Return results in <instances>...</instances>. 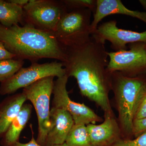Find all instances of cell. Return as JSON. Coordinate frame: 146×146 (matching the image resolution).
<instances>
[{"mask_svg": "<svg viewBox=\"0 0 146 146\" xmlns=\"http://www.w3.org/2000/svg\"><path fill=\"white\" fill-rule=\"evenodd\" d=\"M66 74L76 80L82 96L96 103L104 112L112 113L109 98L112 74L107 70L108 52L105 43L91 36L89 42L65 49Z\"/></svg>", "mask_w": 146, "mask_h": 146, "instance_id": "obj_1", "label": "cell"}, {"mask_svg": "<svg viewBox=\"0 0 146 146\" xmlns=\"http://www.w3.org/2000/svg\"><path fill=\"white\" fill-rule=\"evenodd\" d=\"M0 42L16 59H27L32 63L42 58L65 62L66 52L52 33L30 26L15 25L7 27L0 23Z\"/></svg>", "mask_w": 146, "mask_h": 146, "instance_id": "obj_2", "label": "cell"}, {"mask_svg": "<svg viewBox=\"0 0 146 146\" xmlns=\"http://www.w3.org/2000/svg\"><path fill=\"white\" fill-rule=\"evenodd\" d=\"M112 90L115 94L121 133L133 134V123L146 89V80L112 73Z\"/></svg>", "mask_w": 146, "mask_h": 146, "instance_id": "obj_3", "label": "cell"}, {"mask_svg": "<svg viewBox=\"0 0 146 146\" xmlns=\"http://www.w3.org/2000/svg\"><path fill=\"white\" fill-rule=\"evenodd\" d=\"M92 13L89 9H80L69 11L62 16L53 33L65 50L90 40Z\"/></svg>", "mask_w": 146, "mask_h": 146, "instance_id": "obj_4", "label": "cell"}, {"mask_svg": "<svg viewBox=\"0 0 146 146\" xmlns=\"http://www.w3.org/2000/svg\"><path fill=\"white\" fill-rule=\"evenodd\" d=\"M54 77L45 78L24 88L27 100L32 104L38 119V131L36 141L44 146L50 127V100L53 89Z\"/></svg>", "mask_w": 146, "mask_h": 146, "instance_id": "obj_5", "label": "cell"}, {"mask_svg": "<svg viewBox=\"0 0 146 146\" xmlns=\"http://www.w3.org/2000/svg\"><path fill=\"white\" fill-rule=\"evenodd\" d=\"M23 9V25L52 33L62 16L68 11L63 0H29Z\"/></svg>", "mask_w": 146, "mask_h": 146, "instance_id": "obj_6", "label": "cell"}, {"mask_svg": "<svg viewBox=\"0 0 146 146\" xmlns=\"http://www.w3.org/2000/svg\"><path fill=\"white\" fill-rule=\"evenodd\" d=\"M66 74L63 62L53 61L39 64L32 63L27 68H21L10 78L1 83L0 95L14 94L21 88H25L48 77H61Z\"/></svg>", "mask_w": 146, "mask_h": 146, "instance_id": "obj_7", "label": "cell"}, {"mask_svg": "<svg viewBox=\"0 0 146 146\" xmlns=\"http://www.w3.org/2000/svg\"><path fill=\"white\" fill-rule=\"evenodd\" d=\"M129 46V50L108 52L109 72H119L127 76L135 77L146 72V44L136 43Z\"/></svg>", "mask_w": 146, "mask_h": 146, "instance_id": "obj_8", "label": "cell"}, {"mask_svg": "<svg viewBox=\"0 0 146 146\" xmlns=\"http://www.w3.org/2000/svg\"><path fill=\"white\" fill-rule=\"evenodd\" d=\"M69 77L65 74L54 81L52 107L66 110L72 115L74 124L87 125L101 121L102 119L84 104L78 103L70 98L67 89Z\"/></svg>", "mask_w": 146, "mask_h": 146, "instance_id": "obj_9", "label": "cell"}, {"mask_svg": "<svg viewBox=\"0 0 146 146\" xmlns=\"http://www.w3.org/2000/svg\"><path fill=\"white\" fill-rule=\"evenodd\" d=\"M91 36L97 41L105 44L106 41H109L115 51L126 50L127 44L142 43L146 44V31L139 33L119 28L115 20L100 25Z\"/></svg>", "mask_w": 146, "mask_h": 146, "instance_id": "obj_10", "label": "cell"}, {"mask_svg": "<svg viewBox=\"0 0 146 146\" xmlns=\"http://www.w3.org/2000/svg\"><path fill=\"white\" fill-rule=\"evenodd\" d=\"M50 127L44 146H54L65 143L74 122L72 115L64 110L52 107L50 115Z\"/></svg>", "mask_w": 146, "mask_h": 146, "instance_id": "obj_11", "label": "cell"}, {"mask_svg": "<svg viewBox=\"0 0 146 146\" xmlns=\"http://www.w3.org/2000/svg\"><path fill=\"white\" fill-rule=\"evenodd\" d=\"M92 146H108L119 139L121 129L113 113L104 112V120L100 124L86 125Z\"/></svg>", "mask_w": 146, "mask_h": 146, "instance_id": "obj_12", "label": "cell"}, {"mask_svg": "<svg viewBox=\"0 0 146 146\" xmlns=\"http://www.w3.org/2000/svg\"><path fill=\"white\" fill-rule=\"evenodd\" d=\"M115 14L136 18L146 23V11L130 10L126 8L120 0H97L96 9L91 24L92 34L103 19L109 15Z\"/></svg>", "mask_w": 146, "mask_h": 146, "instance_id": "obj_13", "label": "cell"}, {"mask_svg": "<svg viewBox=\"0 0 146 146\" xmlns=\"http://www.w3.org/2000/svg\"><path fill=\"white\" fill-rule=\"evenodd\" d=\"M27 100L22 92L7 97L0 103V137L5 133Z\"/></svg>", "mask_w": 146, "mask_h": 146, "instance_id": "obj_14", "label": "cell"}, {"mask_svg": "<svg viewBox=\"0 0 146 146\" xmlns=\"http://www.w3.org/2000/svg\"><path fill=\"white\" fill-rule=\"evenodd\" d=\"M32 108L31 104H24L20 112L11 123L8 129L4 134V145L11 146L18 142L21 132L31 117Z\"/></svg>", "mask_w": 146, "mask_h": 146, "instance_id": "obj_15", "label": "cell"}, {"mask_svg": "<svg viewBox=\"0 0 146 146\" xmlns=\"http://www.w3.org/2000/svg\"><path fill=\"white\" fill-rule=\"evenodd\" d=\"M0 23L7 27L23 25V8L9 1L0 0Z\"/></svg>", "mask_w": 146, "mask_h": 146, "instance_id": "obj_16", "label": "cell"}, {"mask_svg": "<svg viewBox=\"0 0 146 146\" xmlns=\"http://www.w3.org/2000/svg\"><path fill=\"white\" fill-rule=\"evenodd\" d=\"M65 143L68 146H92L86 125L74 124L68 133Z\"/></svg>", "mask_w": 146, "mask_h": 146, "instance_id": "obj_17", "label": "cell"}, {"mask_svg": "<svg viewBox=\"0 0 146 146\" xmlns=\"http://www.w3.org/2000/svg\"><path fill=\"white\" fill-rule=\"evenodd\" d=\"M24 64V60L21 59H6L0 61V82L7 80L15 74Z\"/></svg>", "mask_w": 146, "mask_h": 146, "instance_id": "obj_18", "label": "cell"}, {"mask_svg": "<svg viewBox=\"0 0 146 146\" xmlns=\"http://www.w3.org/2000/svg\"><path fill=\"white\" fill-rule=\"evenodd\" d=\"M68 11L74 9L87 8L95 13L97 7V0H63Z\"/></svg>", "mask_w": 146, "mask_h": 146, "instance_id": "obj_19", "label": "cell"}, {"mask_svg": "<svg viewBox=\"0 0 146 146\" xmlns=\"http://www.w3.org/2000/svg\"><path fill=\"white\" fill-rule=\"evenodd\" d=\"M133 140L119 139L109 146H146V131Z\"/></svg>", "mask_w": 146, "mask_h": 146, "instance_id": "obj_20", "label": "cell"}, {"mask_svg": "<svg viewBox=\"0 0 146 146\" xmlns=\"http://www.w3.org/2000/svg\"><path fill=\"white\" fill-rule=\"evenodd\" d=\"M146 131V118L134 120L133 123V135L137 137Z\"/></svg>", "mask_w": 146, "mask_h": 146, "instance_id": "obj_21", "label": "cell"}, {"mask_svg": "<svg viewBox=\"0 0 146 146\" xmlns=\"http://www.w3.org/2000/svg\"><path fill=\"white\" fill-rule=\"evenodd\" d=\"M146 118V89L135 115L134 120Z\"/></svg>", "mask_w": 146, "mask_h": 146, "instance_id": "obj_22", "label": "cell"}, {"mask_svg": "<svg viewBox=\"0 0 146 146\" xmlns=\"http://www.w3.org/2000/svg\"><path fill=\"white\" fill-rule=\"evenodd\" d=\"M16 58V55L9 51L2 42H0V61Z\"/></svg>", "mask_w": 146, "mask_h": 146, "instance_id": "obj_23", "label": "cell"}, {"mask_svg": "<svg viewBox=\"0 0 146 146\" xmlns=\"http://www.w3.org/2000/svg\"><path fill=\"white\" fill-rule=\"evenodd\" d=\"M11 146H41L36 142L34 137L32 136L31 140L27 143H22L19 142H17Z\"/></svg>", "mask_w": 146, "mask_h": 146, "instance_id": "obj_24", "label": "cell"}, {"mask_svg": "<svg viewBox=\"0 0 146 146\" xmlns=\"http://www.w3.org/2000/svg\"><path fill=\"white\" fill-rule=\"evenodd\" d=\"M10 2L23 8L29 2V0H9Z\"/></svg>", "mask_w": 146, "mask_h": 146, "instance_id": "obj_25", "label": "cell"}, {"mask_svg": "<svg viewBox=\"0 0 146 146\" xmlns=\"http://www.w3.org/2000/svg\"><path fill=\"white\" fill-rule=\"evenodd\" d=\"M139 2L141 3L145 10H146V0H140Z\"/></svg>", "mask_w": 146, "mask_h": 146, "instance_id": "obj_26", "label": "cell"}, {"mask_svg": "<svg viewBox=\"0 0 146 146\" xmlns=\"http://www.w3.org/2000/svg\"><path fill=\"white\" fill-rule=\"evenodd\" d=\"M54 146H68L67 145H66V143H63V144H61V145H56Z\"/></svg>", "mask_w": 146, "mask_h": 146, "instance_id": "obj_27", "label": "cell"}, {"mask_svg": "<svg viewBox=\"0 0 146 146\" xmlns=\"http://www.w3.org/2000/svg\"></svg>", "mask_w": 146, "mask_h": 146, "instance_id": "obj_28", "label": "cell"}]
</instances>
